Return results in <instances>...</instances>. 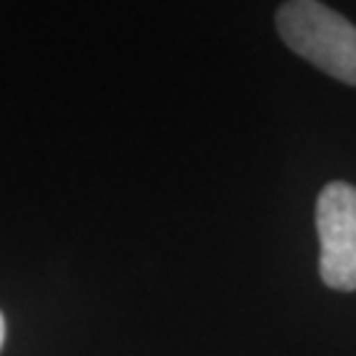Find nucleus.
<instances>
[{
  "instance_id": "7ed1b4c3",
  "label": "nucleus",
  "mask_w": 356,
  "mask_h": 356,
  "mask_svg": "<svg viewBox=\"0 0 356 356\" xmlns=\"http://www.w3.org/2000/svg\"><path fill=\"white\" fill-rule=\"evenodd\" d=\"M3 341H6V319L0 314V348H3Z\"/></svg>"
},
{
  "instance_id": "f03ea898",
  "label": "nucleus",
  "mask_w": 356,
  "mask_h": 356,
  "mask_svg": "<svg viewBox=\"0 0 356 356\" xmlns=\"http://www.w3.org/2000/svg\"><path fill=\"white\" fill-rule=\"evenodd\" d=\"M319 275L332 291H356V188L330 182L317 198Z\"/></svg>"
},
{
  "instance_id": "f257e3e1",
  "label": "nucleus",
  "mask_w": 356,
  "mask_h": 356,
  "mask_svg": "<svg viewBox=\"0 0 356 356\" xmlns=\"http://www.w3.org/2000/svg\"><path fill=\"white\" fill-rule=\"evenodd\" d=\"M275 22L293 53L325 74L356 85V26L346 16L319 0H288Z\"/></svg>"
}]
</instances>
